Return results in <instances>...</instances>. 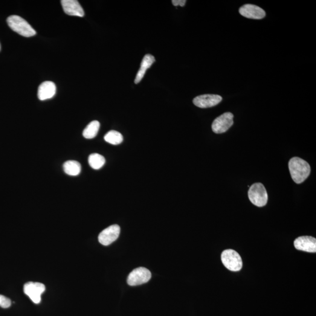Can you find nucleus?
Instances as JSON below:
<instances>
[{
	"label": "nucleus",
	"instance_id": "obj_1",
	"mask_svg": "<svg viewBox=\"0 0 316 316\" xmlns=\"http://www.w3.org/2000/svg\"><path fill=\"white\" fill-rule=\"evenodd\" d=\"M289 169L293 181L300 184L310 175V167L307 162L298 157H294L289 162Z\"/></svg>",
	"mask_w": 316,
	"mask_h": 316
},
{
	"label": "nucleus",
	"instance_id": "obj_2",
	"mask_svg": "<svg viewBox=\"0 0 316 316\" xmlns=\"http://www.w3.org/2000/svg\"><path fill=\"white\" fill-rule=\"evenodd\" d=\"M7 23L11 30L25 37H33L36 31L24 19L18 16H11L7 19Z\"/></svg>",
	"mask_w": 316,
	"mask_h": 316
},
{
	"label": "nucleus",
	"instance_id": "obj_3",
	"mask_svg": "<svg viewBox=\"0 0 316 316\" xmlns=\"http://www.w3.org/2000/svg\"><path fill=\"white\" fill-rule=\"evenodd\" d=\"M248 194L249 201L256 206L261 207L267 204L268 193L264 186L260 183L252 185L249 187Z\"/></svg>",
	"mask_w": 316,
	"mask_h": 316
},
{
	"label": "nucleus",
	"instance_id": "obj_4",
	"mask_svg": "<svg viewBox=\"0 0 316 316\" xmlns=\"http://www.w3.org/2000/svg\"><path fill=\"white\" fill-rule=\"evenodd\" d=\"M221 259L223 264L230 271H240L242 268V257L234 249H225L222 252Z\"/></svg>",
	"mask_w": 316,
	"mask_h": 316
},
{
	"label": "nucleus",
	"instance_id": "obj_5",
	"mask_svg": "<svg viewBox=\"0 0 316 316\" xmlns=\"http://www.w3.org/2000/svg\"><path fill=\"white\" fill-rule=\"evenodd\" d=\"M234 115L231 112H225L224 114L214 120L212 124L213 131L216 134H223L233 126Z\"/></svg>",
	"mask_w": 316,
	"mask_h": 316
},
{
	"label": "nucleus",
	"instance_id": "obj_6",
	"mask_svg": "<svg viewBox=\"0 0 316 316\" xmlns=\"http://www.w3.org/2000/svg\"><path fill=\"white\" fill-rule=\"evenodd\" d=\"M151 278V273L147 268L140 267L133 270L129 275L127 283L132 286L146 283Z\"/></svg>",
	"mask_w": 316,
	"mask_h": 316
},
{
	"label": "nucleus",
	"instance_id": "obj_7",
	"mask_svg": "<svg viewBox=\"0 0 316 316\" xmlns=\"http://www.w3.org/2000/svg\"><path fill=\"white\" fill-rule=\"evenodd\" d=\"M45 291V286L39 282H29L24 286V292L34 303L41 301V295Z\"/></svg>",
	"mask_w": 316,
	"mask_h": 316
},
{
	"label": "nucleus",
	"instance_id": "obj_8",
	"mask_svg": "<svg viewBox=\"0 0 316 316\" xmlns=\"http://www.w3.org/2000/svg\"><path fill=\"white\" fill-rule=\"evenodd\" d=\"M120 234V226L112 225L101 232L98 236V242L103 245H109L117 240Z\"/></svg>",
	"mask_w": 316,
	"mask_h": 316
},
{
	"label": "nucleus",
	"instance_id": "obj_9",
	"mask_svg": "<svg viewBox=\"0 0 316 316\" xmlns=\"http://www.w3.org/2000/svg\"><path fill=\"white\" fill-rule=\"evenodd\" d=\"M222 97L216 94L199 95L193 99V103L200 108H209L217 105L222 101Z\"/></svg>",
	"mask_w": 316,
	"mask_h": 316
},
{
	"label": "nucleus",
	"instance_id": "obj_10",
	"mask_svg": "<svg viewBox=\"0 0 316 316\" xmlns=\"http://www.w3.org/2000/svg\"><path fill=\"white\" fill-rule=\"evenodd\" d=\"M294 246L297 250L315 253L316 240L311 236L299 237L295 240Z\"/></svg>",
	"mask_w": 316,
	"mask_h": 316
},
{
	"label": "nucleus",
	"instance_id": "obj_11",
	"mask_svg": "<svg viewBox=\"0 0 316 316\" xmlns=\"http://www.w3.org/2000/svg\"><path fill=\"white\" fill-rule=\"evenodd\" d=\"M239 12L241 15L250 19H260L266 16L265 11L261 8L252 4L243 5L240 8Z\"/></svg>",
	"mask_w": 316,
	"mask_h": 316
},
{
	"label": "nucleus",
	"instance_id": "obj_12",
	"mask_svg": "<svg viewBox=\"0 0 316 316\" xmlns=\"http://www.w3.org/2000/svg\"><path fill=\"white\" fill-rule=\"evenodd\" d=\"M61 4L65 13L69 16L79 17L85 16L82 7L76 0H62Z\"/></svg>",
	"mask_w": 316,
	"mask_h": 316
},
{
	"label": "nucleus",
	"instance_id": "obj_13",
	"mask_svg": "<svg viewBox=\"0 0 316 316\" xmlns=\"http://www.w3.org/2000/svg\"><path fill=\"white\" fill-rule=\"evenodd\" d=\"M56 85L54 82L46 81L40 85L37 91V97L40 100L50 99L56 94Z\"/></svg>",
	"mask_w": 316,
	"mask_h": 316
},
{
	"label": "nucleus",
	"instance_id": "obj_14",
	"mask_svg": "<svg viewBox=\"0 0 316 316\" xmlns=\"http://www.w3.org/2000/svg\"><path fill=\"white\" fill-rule=\"evenodd\" d=\"M155 59L154 56L151 55L147 54L144 57L143 61L141 62L140 70L138 72L137 76L135 77V84H138L141 82L142 79H143L146 71L152 66L153 63L155 62Z\"/></svg>",
	"mask_w": 316,
	"mask_h": 316
},
{
	"label": "nucleus",
	"instance_id": "obj_15",
	"mask_svg": "<svg viewBox=\"0 0 316 316\" xmlns=\"http://www.w3.org/2000/svg\"><path fill=\"white\" fill-rule=\"evenodd\" d=\"M63 169L67 175L75 176L79 175L81 170H82V167H81L79 162L75 161H68L63 165Z\"/></svg>",
	"mask_w": 316,
	"mask_h": 316
},
{
	"label": "nucleus",
	"instance_id": "obj_16",
	"mask_svg": "<svg viewBox=\"0 0 316 316\" xmlns=\"http://www.w3.org/2000/svg\"><path fill=\"white\" fill-rule=\"evenodd\" d=\"M100 124L98 121H93L84 130L83 137L86 139H93L96 137Z\"/></svg>",
	"mask_w": 316,
	"mask_h": 316
},
{
	"label": "nucleus",
	"instance_id": "obj_17",
	"mask_svg": "<svg viewBox=\"0 0 316 316\" xmlns=\"http://www.w3.org/2000/svg\"><path fill=\"white\" fill-rule=\"evenodd\" d=\"M89 164L93 169L95 170L100 169L106 163V159L104 156L98 153H92L89 157Z\"/></svg>",
	"mask_w": 316,
	"mask_h": 316
},
{
	"label": "nucleus",
	"instance_id": "obj_18",
	"mask_svg": "<svg viewBox=\"0 0 316 316\" xmlns=\"http://www.w3.org/2000/svg\"><path fill=\"white\" fill-rule=\"evenodd\" d=\"M104 140L110 144L118 145L123 141V137L121 133L112 130L104 136Z\"/></svg>",
	"mask_w": 316,
	"mask_h": 316
},
{
	"label": "nucleus",
	"instance_id": "obj_19",
	"mask_svg": "<svg viewBox=\"0 0 316 316\" xmlns=\"http://www.w3.org/2000/svg\"><path fill=\"white\" fill-rule=\"evenodd\" d=\"M11 305V301L9 298L0 295V307L4 309L8 308Z\"/></svg>",
	"mask_w": 316,
	"mask_h": 316
},
{
	"label": "nucleus",
	"instance_id": "obj_20",
	"mask_svg": "<svg viewBox=\"0 0 316 316\" xmlns=\"http://www.w3.org/2000/svg\"><path fill=\"white\" fill-rule=\"evenodd\" d=\"M172 2L175 6H178V5H180V6L184 7L186 4V0H173Z\"/></svg>",
	"mask_w": 316,
	"mask_h": 316
},
{
	"label": "nucleus",
	"instance_id": "obj_21",
	"mask_svg": "<svg viewBox=\"0 0 316 316\" xmlns=\"http://www.w3.org/2000/svg\"><path fill=\"white\" fill-rule=\"evenodd\" d=\"M0 50H1V45H0Z\"/></svg>",
	"mask_w": 316,
	"mask_h": 316
}]
</instances>
